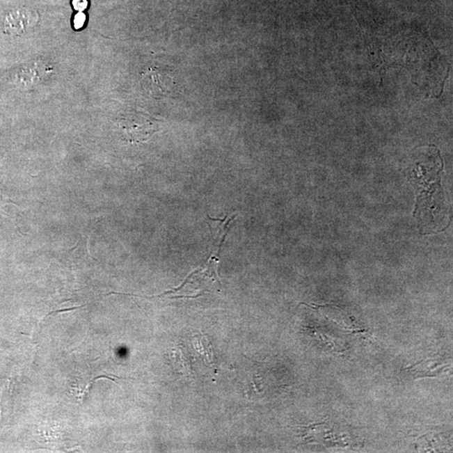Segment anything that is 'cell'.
<instances>
[{
    "instance_id": "6da1fadb",
    "label": "cell",
    "mask_w": 453,
    "mask_h": 453,
    "mask_svg": "<svg viewBox=\"0 0 453 453\" xmlns=\"http://www.w3.org/2000/svg\"><path fill=\"white\" fill-rule=\"evenodd\" d=\"M38 22V16L26 9L14 10L6 15L3 29L6 34L22 36L26 33L32 24Z\"/></svg>"
},
{
    "instance_id": "7a4b0ae2",
    "label": "cell",
    "mask_w": 453,
    "mask_h": 453,
    "mask_svg": "<svg viewBox=\"0 0 453 453\" xmlns=\"http://www.w3.org/2000/svg\"><path fill=\"white\" fill-rule=\"evenodd\" d=\"M50 72V69L43 71V65L33 63L19 68L16 72L14 83L20 88H32L35 87L47 73Z\"/></svg>"
},
{
    "instance_id": "3957f363",
    "label": "cell",
    "mask_w": 453,
    "mask_h": 453,
    "mask_svg": "<svg viewBox=\"0 0 453 453\" xmlns=\"http://www.w3.org/2000/svg\"><path fill=\"white\" fill-rule=\"evenodd\" d=\"M132 141H145L154 132L152 122L144 120H123L120 124Z\"/></svg>"
},
{
    "instance_id": "277c9868",
    "label": "cell",
    "mask_w": 453,
    "mask_h": 453,
    "mask_svg": "<svg viewBox=\"0 0 453 453\" xmlns=\"http://www.w3.org/2000/svg\"><path fill=\"white\" fill-rule=\"evenodd\" d=\"M88 5V0H73L72 6L74 9L79 12H83L87 9Z\"/></svg>"
},
{
    "instance_id": "5b68a950",
    "label": "cell",
    "mask_w": 453,
    "mask_h": 453,
    "mask_svg": "<svg viewBox=\"0 0 453 453\" xmlns=\"http://www.w3.org/2000/svg\"><path fill=\"white\" fill-rule=\"evenodd\" d=\"M85 20L86 16L83 12H79V13L75 16L74 26L77 30H79V29H81L84 26Z\"/></svg>"
}]
</instances>
